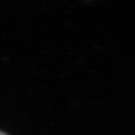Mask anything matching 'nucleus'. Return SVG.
<instances>
[{
	"label": "nucleus",
	"instance_id": "f257e3e1",
	"mask_svg": "<svg viewBox=\"0 0 135 135\" xmlns=\"http://www.w3.org/2000/svg\"><path fill=\"white\" fill-rule=\"evenodd\" d=\"M0 135H7L6 133H4V132H2V131H0Z\"/></svg>",
	"mask_w": 135,
	"mask_h": 135
}]
</instances>
